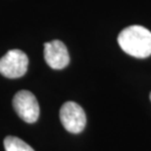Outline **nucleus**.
<instances>
[{
	"label": "nucleus",
	"mask_w": 151,
	"mask_h": 151,
	"mask_svg": "<svg viewBox=\"0 0 151 151\" xmlns=\"http://www.w3.org/2000/svg\"><path fill=\"white\" fill-rule=\"evenodd\" d=\"M149 98H150V101H151V92H150V94H149Z\"/></svg>",
	"instance_id": "obj_7"
},
{
	"label": "nucleus",
	"mask_w": 151,
	"mask_h": 151,
	"mask_svg": "<svg viewBox=\"0 0 151 151\" xmlns=\"http://www.w3.org/2000/svg\"><path fill=\"white\" fill-rule=\"evenodd\" d=\"M13 107L26 123H35L39 117V105L35 96L29 90H20L13 98Z\"/></svg>",
	"instance_id": "obj_3"
},
{
	"label": "nucleus",
	"mask_w": 151,
	"mask_h": 151,
	"mask_svg": "<svg viewBox=\"0 0 151 151\" xmlns=\"http://www.w3.org/2000/svg\"><path fill=\"white\" fill-rule=\"evenodd\" d=\"M29 58L19 49L9 50L0 59V74L8 78H18L27 73Z\"/></svg>",
	"instance_id": "obj_2"
},
{
	"label": "nucleus",
	"mask_w": 151,
	"mask_h": 151,
	"mask_svg": "<svg viewBox=\"0 0 151 151\" xmlns=\"http://www.w3.org/2000/svg\"><path fill=\"white\" fill-rule=\"evenodd\" d=\"M44 59L47 65L54 70H61L70 63V55L66 45L60 40L44 43Z\"/></svg>",
	"instance_id": "obj_5"
},
{
	"label": "nucleus",
	"mask_w": 151,
	"mask_h": 151,
	"mask_svg": "<svg viewBox=\"0 0 151 151\" xmlns=\"http://www.w3.org/2000/svg\"><path fill=\"white\" fill-rule=\"evenodd\" d=\"M60 120L63 127L72 134H80L86 124V116L83 109L73 101H68L60 109Z\"/></svg>",
	"instance_id": "obj_4"
},
{
	"label": "nucleus",
	"mask_w": 151,
	"mask_h": 151,
	"mask_svg": "<svg viewBox=\"0 0 151 151\" xmlns=\"http://www.w3.org/2000/svg\"><path fill=\"white\" fill-rule=\"evenodd\" d=\"M118 43L127 54L135 58L151 55V32L142 26H129L118 35Z\"/></svg>",
	"instance_id": "obj_1"
},
{
	"label": "nucleus",
	"mask_w": 151,
	"mask_h": 151,
	"mask_svg": "<svg viewBox=\"0 0 151 151\" xmlns=\"http://www.w3.org/2000/svg\"><path fill=\"white\" fill-rule=\"evenodd\" d=\"M5 151H35L25 141L16 137H6L4 139Z\"/></svg>",
	"instance_id": "obj_6"
}]
</instances>
